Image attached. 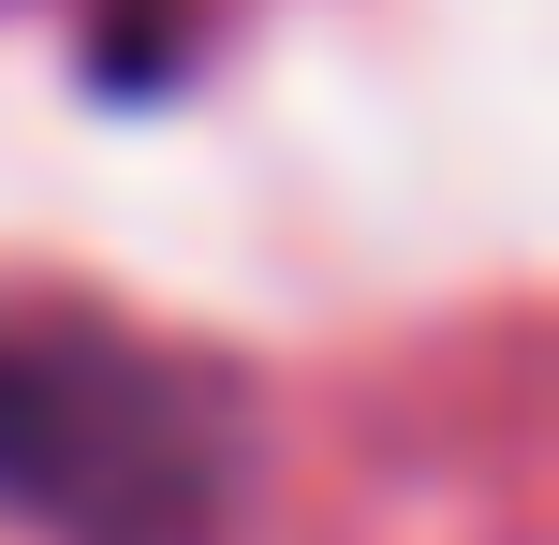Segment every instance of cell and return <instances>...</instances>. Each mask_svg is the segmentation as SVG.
Returning <instances> with one entry per match:
<instances>
[{"mask_svg":"<svg viewBox=\"0 0 559 545\" xmlns=\"http://www.w3.org/2000/svg\"><path fill=\"white\" fill-rule=\"evenodd\" d=\"M251 501L236 369L118 310L0 295V517L45 545H222Z\"/></svg>","mask_w":559,"mask_h":545,"instance_id":"obj_1","label":"cell"},{"mask_svg":"<svg viewBox=\"0 0 559 545\" xmlns=\"http://www.w3.org/2000/svg\"><path fill=\"white\" fill-rule=\"evenodd\" d=\"M88 29H104V45H133V29H147V0H88Z\"/></svg>","mask_w":559,"mask_h":545,"instance_id":"obj_2","label":"cell"}]
</instances>
